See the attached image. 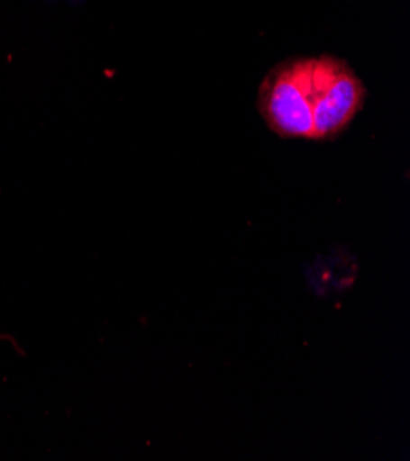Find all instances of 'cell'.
<instances>
[{"label":"cell","instance_id":"6da1fadb","mask_svg":"<svg viewBox=\"0 0 410 461\" xmlns=\"http://www.w3.org/2000/svg\"><path fill=\"white\" fill-rule=\"evenodd\" d=\"M307 90L313 114V140L339 136L357 116L367 98V86L339 58H307Z\"/></svg>","mask_w":410,"mask_h":461},{"label":"cell","instance_id":"7a4b0ae2","mask_svg":"<svg viewBox=\"0 0 410 461\" xmlns=\"http://www.w3.org/2000/svg\"><path fill=\"white\" fill-rule=\"evenodd\" d=\"M258 111L278 136L313 140L307 58L287 59L267 72L258 90Z\"/></svg>","mask_w":410,"mask_h":461}]
</instances>
